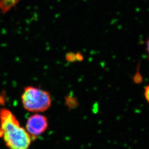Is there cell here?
<instances>
[{"mask_svg":"<svg viewBox=\"0 0 149 149\" xmlns=\"http://www.w3.org/2000/svg\"><path fill=\"white\" fill-rule=\"evenodd\" d=\"M0 137L9 149H28L32 139L14 114L6 109L0 110Z\"/></svg>","mask_w":149,"mask_h":149,"instance_id":"6da1fadb","label":"cell"},{"mask_svg":"<svg viewBox=\"0 0 149 149\" xmlns=\"http://www.w3.org/2000/svg\"><path fill=\"white\" fill-rule=\"evenodd\" d=\"M23 106L32 113H40L48 110L51 104V99L48 92L33 86L24 88L21 95Z\"/></svg>","mask_w":149,"mask_h":149,"instance_id":"7a4b0ae2","label":"cell"},{"mask_svg":"<svg viewBox=\"0 0 149 149\" xmlns=\"http://www.w3.org/2000/svg\"><path fill=\"white\" fill-rule=\"evenodd\" d=\"M48 127V121L46 117L40 114L31 116L27 120L26 130L32 139L42 135Z\"/></svg>","mask_w":149,"mask_h":149,"instance_id":"3957f363","label":"cell"},{"mask_svg":"<svg viewBox=\"0 0 149 149\" xmlns=\"http://www.w3.org/2000/svg\"><path fill=\"white\" fill-rule=\"evenodd\" d=\"M23 0H0V11L3 14L8 12Z\"/></svg>","mask_w":149,"mask_h":149,"instance_id":"277c9868","label":"cell"},{"mask_svg":"<svg viewBox=\"0 0 149 149\" xmlns=\"http://www.w3.org/2000/svg\"><path fill=\"white\" fill-rule=\"evenodd\" d=\"M139 66L140 65L138 64L137 67V70L136 72L135 75L133 76V80L134 83L136 84H140L143 81V77L141 74V72L139 71Z\"/></svg>","mask_w":149,"mask_h":149,"instance_id":"5b68a950","label":"cell"},{"mask_svg":"<svg viewBox=\"0 0 149 149\" xmlns=\"http://www.w3.org/2000/svg\"><path fill=\"white\" fill-rule=\"evenodd\" d=\"M65 59L66 61L70 63L77 62L76 58V52L70 51L67 52L65 55Z\"/></svg>","mask_w":149,"mask_h":149,"instance_id":"8992f818","label":"cell"},{"mask_svg":"<svg viewBox=\"0 0 149 149\" xmlns=\"http://www.w3.org/2000/svg\"><path fill=\"white\" fill-rule=\"evenodd\" d=\"M76 61L77 62H81L84 60V56L82 52H76Z\"/></svg>","mask_w":149,"mask_h":149,"instance_id":"52a82bcc","label":"cell"},{"mask_svg":"<svg viewBox=\"0 0 149 149\" xmlns=\"http://www.w3.org/2000/svg\"><path fill=\"white\" fill-rule=\"evenodd\" d=\"M144 95L145 100H146V101L149 104V85L145 87Z\"/></svg>","mask_w":149,"mask_h":149,"instance_id":"ba28073f","label":"cell"},{"mask_svg":"<svg viewBox=\"0 0 149 149\" xmlns=\"http://www.w3.org/2000/svg\"><path fill=\"white\" fill-rule=\"evenodd\" d=\"M145 45H146L145 46L146 51L147 54L148 55V58H149V37L147 39Z\"/></svg>","mask_w":149,"mask_h":149,"instance_id":"9c48e42d","label":"cell"}]
</instances>
